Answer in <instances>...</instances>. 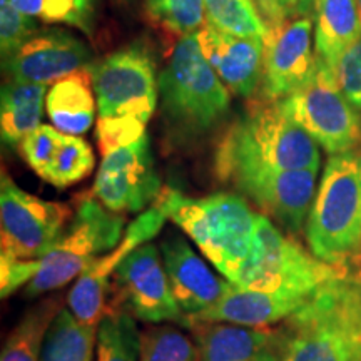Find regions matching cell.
<instances>
[{
    "instance_id": "cell-1",
    "label": "cell",
    "mask_w": 361,
    "mask_h": 361,
    "mask_svg": "<svg viewBox=\"0 0 361 361\" xmlns=\"http://www.w3.org/2000/svg\"><path fill=\"white\" fill-rule=\"evenodd\" d=\"M154 202L194 241L221 276L233 284L241 281L255 256L258 221L243 196L216 192L188 197L173 188H162Z\"/></svg>"
},
{
    "instance_id": "cell-2",
    "label": "cell",
    "mask_w": 361,
    "mask_h": 361,
    "mask_svg": "<svg viewBox=\"0 0 361 361\" xmlns=\"http://www.w3.org/2000/svg\"><path fill=\"white\" fill-rule=\"evenodd\" d=\"M319 144L284 111L281 101L256 104L219 139L214 171L228 180L241 171L319 169Z\"/></svg>"
},
{
    "instance_id": "cell-3",
    "label": "cell",
    "mask_w": 361,
    "mask_h": 361,
    "mask_svg": "<svg viewBox=\"0 0 361 361\" xmlns=\"http://www.w3.org/2000/svg\"><path fill=\"white\" fill-rule=\"evenodd\" d=\"M283 328L281 361H361V274L329 279Z\"/></svg>"
},
{
    "instance_id": "cell-4",
    "label": "cell",
    "mask_w": 361,
    "mask_h": 361,
    "mask_svg": "<svg viewBox=\"0 0 361 361\" xmlns=\"http://www.w3.org/2000/svg\"><path fill=\"white\" fill-rule=\"evenodd\" d=\"M305 238L323 263L343 268L361 255V147L329 156Z\"/></svg>"
},
{
    "instance_id": "cell-5",
    "label": "cell",
    "mask_w": 361,
    "mask_h": 361,
    "mask_svg": "<svg viewBox=\"0 0 361 361\" xmlns=\"http://www.w3.org/2000/svg\"><path fill=\"white\" fill-rule=\"evenodd\" d=\"M162 112L179 139L201 137L214 129L229 112V92L207 62L196 34L176 44L159 80Z\"/></svg>"
},
{
    "instance_id": "cell-6",
    "label": "cell",
    "mask_w": 361,
    "mask_h": 361,
    "mask_svg": "<svg viewBox=\"0 0 361 361\" xmlns=\"http://www.w3.org/2000/svg\"><path fill=\"white\" fill-rule=\"evenodd\" d=\"M126 219L92 197L78 204L66 233L40 259L24 261L29 284L25 298L52 293L78 279L99 256L114 250L124 234Z\"/></svg>"
},
{
    "instance_id": "cell-7",
    "label": "cell",
    "mask_w": 361,
    "mask_h": 361,
    "mask_svg": "<svg viewBox=\"0 0 361 361\" xmlns=\"http://www.w3.org/2000/svg\"><path fill=\"white\" fill-rule=\"evenodd\" d=\"M345 269L319 261L313 252L301 247L300 243L288 238L268 216L258 214L255 256L236 286L264 293L311 296Z\"/></svg>"
},
{
    "instance_id": "cell-8",
    "label": "cell",
    "mask_w": 361,
    "mask_h": 361,
    "mask_svg": "<svg viewBox=\"0 0 361 361\" xmlns=\"http://www.w3.org/2000/svg\"><path fill=\"white\" fill-rule=\"evenodd\" d=\"M74 211L64 202L45 201L13 183L0 180V258L40 259L66 233Z\"/></svg>"
},
{
    "instance_id": "cell-9",
    "label": "cell",
    "mask_w": 361,
    "mask_h": 361,
    "mask_svg": "<svg viewBox=\"0 0 361 361\" xmlns=\"http://www.w3.org/2000/svg\"><path fill=\"white\" fill-rule=\"evenodd\" d=\"M281 106L328 154H341L361 146L360 111L343 94L336 72L319 59L313 79L283 99Z\"/></svg>"
},
{
    "instance_id": "cell-10",
    "label": "cell",
    "mask_w": 361,
    "mask_h": 361,
    "mask_svg": "<svg viewBox=\"0 0 361 361\" xmlns=\"http://www.w3.org/2000/svg\"><path fill=\"white\" fill-rule=\"evenodd\" d=\"M99 117H134L147 124L157 106L159 85L151 54L129 45L89 66Z\"/></svg>"
},
{
    "instance_id": "cell-11",
    "label": "cell",
    "mask_w": 361,
    "mask_h": 361,
    "mask_svg": "<svg viewBox=\"0 0 361 361\" xmlns=\"http://www.w3.org/2000/svg\"><path fill=\"white\" fill-rule=\"evenodd\" d=\"M318 169H256L233 174L226 183L274 219L284 231L300 234L318 191Z\"/></svg>"
},
{
    "instance_id": "cell-12",
    "label": "cell",
    "mask_w": 361,
    "mask_h": 361,
    "mask_svg": "<svg viewBox=\"0 0 361 361\" xmlns=\"http://www.w3.org/2000/svg\"><path fill=\"white\" fill-rule=\"evenodd\" d=\"M318 59L313 51V19L286 17L269 25L264 39L261 92L266 101H283L313 79Z\"/></svg>"
},
{
    "instance_id": "cell-13",
    "label": "cell",
    "mask_w": 361,
    "mask_h": 361,
    "mask_svg": "<svg viewBox=\"0 0 361 361\" xmlns=\"http://www.w3.org/2000/svg\"><path fill=\"white\" fill-rule=\"evenodd\" d=\"M162 191L149 137L102 156L92 192L112 213H139Z\"/></svg>"
},
{
    "instance_id": "cell-14",
    "label": "cell",
    "mask_w": 361,
    "mask_h": 361,
    "mask_svg": "<svg viewBox=\"0 0 361 361\" xmlns=\"http://www.w3.org/2000/svg\"><path fill=\"white\" fill-rule=\"evenodd\" d=\"M166 216L156 202L147 207L130 223L121 238L119 245L106 255L99 256L92 264L75 279L67 298V308L72 314L89 326H99L106 313L107 296L111 291V281L117 268L134 250L154 239L164 226Z\"/></svg>"
},
{
    "instance_id": "cell-15",
    "label": "cell",
    "mask_w": 361,
    "mask_h": 361,
    "mask_svg": "<svg viewBox=\"0 0 361 361\" xmlns=\"http://www.w3.org/2000/svg\"><path fill=\"white\" fill-rule=\"evenodd\" d=\"M114 281L126 310L146 323L173 322L186 324V316L176 303L161 250L146 243L119 264Z\"/></svg>"
},
{
    "instance_id": "cell-16",
    "label": "cell",
    "mask_w": 361,
    "mask_h": 361,
    "mask_svg": "<svg viewBox=\"0 0 361 361\" xmlns=\"http://www.w3.org/2000/svg\"><path fill=\"white\" fill-rule=\"evenodd\" d=\"M90 62V51L82 40L66 30H44L29 39L12 56L2 59L11 80L56 84Z\"/></svg>"
},
{
    "instance_id": "cell-17",
    "label": "cell",
    "mask_w": 361,
    "mask_h": 361,
    "mask_svg": "<svg viewBox=\"0 0 361 361\" xmlns=\"http://www.w3.org/2000/svg\"><path fill=\"white\" fill-rule=\"evenodd\" d=\"M159 250L171 291L186 316L188 326L191 319L218 305L229 291L231 283L207 268L204 259L194 252L184 238L171 236L164 239Z\"/></svg>"
},
{
    "instance_id": "cell-18",
    "label": "cell",
    "mask_w": 361,
    "mask_h": 361,
    "mask_svg": "<svg viewBox=\"0 0 361 361\" xmlns=\"http://www.w3.org/2000/svg\"><path fill=\"white\" fill-rule=\"evenodd\" d=\"M200 361H281L286 335L284 328L241 326L204 322L192 323Z\"/></svg>"
},
{
    "instance_id": "cell-19",
    "label": "cell",
    "mask_w": 361,
    "mask_h": 361,
    "mask_svg": "<svg viewBox=\"0 0 361 361\" xmlns=\"http://www.w3.org/2000/svg\"><path fill=\"white\" fill-rule=\"evenodd\" d=\"M200 45L223 84L239 97H252L263 80L264 40L238 37L211 27L196 32Z\"/></svg>"
},
{
    "instance_id": "cell-20",
    "label": "cell",
    "mask_w": 361,
    "mask_h": 361,
    "mask_svg": "<svg viewBox=\"0 0 361 361\" xmlns=\"http://www.w3.org/2000/svg\"><path fill=\"white\" fill-rule=\"evenodd\" d=\"M310 298L311 296L245 290L231 283V288L223 300L206 313L191 319L188 326H191L192 323L204 322L231 323L241 324V326H271L279 322H286Z\"/></svg>"
},
{
    "instance_id": "cell-21",
    "label": "cell",
    "mask_w": 361,
    "mask_h": 361,
    "mask_svg": "<svg viewBox=\"0 0 361 361\" xmlns=\"http://www.w3.org/2000/svg\"><path fill=\"white\" fill-rule=\"evenodd\" d=\"M96 106L89 66L54 84L45 99V111L54 128L69 135L87 133L94 123Z\"/></svg>"
},
{
    "instance_id": "cell-22",
    "label": "cell",
    "mask_w": 361,
    "mask_h": 361,
    "mask_svg": "<svg viewBox=\"0 0 361 361\" xmlns=\"http://www.w3.org/2000/svg\"><path fill=\"white\" fill-rule=\"evenodd\" d=\"M313 20L316 57L336 72L343 54L361 37L358 4L356 0H318Z\"/></svg>"
},
{
    "instance_id": "cell-23",
    "label": "cell",
    "mask_w": 361,
    "mask_h": 361,
    "mask_svg": "<svg viewBox=\"0 0 361 361\" xmlns=\"http://www.w3.org/2000/svg\"><path fill=\"white\" fill-rule=\"evenodd\" d=\"M47 85L8 80L0 94V133L2 142L19 146L27 134L40 126Z\"/></svg>"
},
{
    "instance_id": "cell-24",
    "label": "cell",
    "mask_w": 361,
    "mask_h": 361,
    "mask_svg": "<svg viewBox=\"0 0 361 361\" xmlns=\"http://www.w3.org/2000/svg\"><path fill=\"white\" fill-rule=\"evenodd\" d=\"M96 346L97 326L79 322L66 306L47 329L40 361H96Z\"/></svg>"
},
{
    "instance_id": "cell-25",
    "label": "cell",
    "mask_w": 361,
    "mask_h": 361,
    "mask_svg": "<svg viewBox=\"0 0 361 361\" xmlns=\"http://www.w3.org/2000/svg\"><path fill=\"white\" fill-rule=\"evenodd\" d=\"M61 308V298L51 296L27 311L4 343L0 361H40L47 329Z\"/></svg>"
},
{
    "instance_id": "cell-26",
    "label": "cell",
    "mask_w": 361,
    "mask_h": 361,
    "mask_svg": "<svg viewBox=\"0 0 361 361\" xmlns=\"http://www.w3.org/2000/svg\"><path fill=\"white\" fill-rule=\"evenodd\" d=\"M141 333L128 310H109L97 326L96 361H139Z\"/></svg>"
},
{
    "instance_id": "cell-27",
    "label": "cell",
    "mask_w": 361,
    "mask_h": 361,
    "mask_svg": "<svg viewBox=\"0 0 361 361\" xmlns=\"http://www.w3.org/2000/svg\"><path fill=\"white\" fill-rule=\"evenodd\" d=\"M207 27L238 37L266 39L269 27L252 0H204Z\"/></svg>"
},
{
    "instance_id": "cell-28",
    "label": "cell",
    "mask_w": 361,
    "mask_h": 361,
    "mask_svg": "<svg viewBox=\"0 0 361 361\" xmlns=\"http://www.w3.org/2000/svg\"><path fill=\"white\" fill-rule=\"evenodd\" d=\"M20 12L47 24L78 27L84 34H92L96 24L97 0H11Z\"/></svg>"
},
{
    "instance_id": "cell-29",
    "label": "cell",
    "mask_w": 361,
    "mask_h": 361,
    "mask_svg": "<svg viewBox=\"0 0 361 361\" xmlns=\"http://www.w3.org/2000/svg\"><path fill=\"white\" fill-rule=\"evenodd\" d=\"M96 157L92 147L79 135L64 134L44 180L56 188H69L92 173Z\"/></svg>"
},
{
    "instance_id": "cell-30",
    "label": "cell",
    "mask_w": 361,
    "mask_h": 361,
    "mask_svg": "<svg viewBox=\"0 0 361 361\" xmlns=\"http://www.w3.org/2000/svg\"><path fill=\"white\" fill-rule=\"evenodd\" d=\"M139 361H200V346L180 329L152 326L141 333Z\"/></svg>"
},
{
    "instance_id": "cell-31",
    "label": "cell",
    "mask_w": 361,
    "mask_h": 361,
    "mask_svg": "<svg viewBox=\"0 0 361 361\" xmlns=\"http://www.w3.org/2000/svg\"><path fill=\"white\" fill-rule=\"evenodd\" d=\"M146 12L156 24L178 35L200 32L204 24V0H146Z\"/></svg>"
},
{
    "instance_id": "cell-32",
    "label": "cell",
    "mask_w": 361,
    "mask_h": 361,
    "mask_svg": "<svg viewBox=\"0 0 361 361\" xmlns=\"http://www.w3.org/2000/svg\"><path fill=\"white\" fill-rule=\"evenodd\" d=\"M62 137H64V134L57 128L40 124L32 133L27 134L19 144V152L24 157V161L42 179L51 168Z\"/></svg>"
},
{
    "instance_id": "cell-33",
    "label": "cell",
    "mask_w": 361,
    "mask_h": 361,
    "mask_svg": "<svg viewBox=\"0 0 361 361\" xmlns=\"http://www.w3.org/2000/svg\"><path fill=\"white\" fill-rule=\"evenodd\" d=\"M37 34L34 17L20 12L11 0H0V51L2 59L12 56Z\"/></svg>"
},
{
    "instance_id": "cell-34",
    "label": "cell",
    "mask_w": 361,
    "mask_h": 361,
    "mask_svg": "<svg viewBox=\"0 0 361 361\" xmlns=\"http://www.w3.org/2000/svg\"><path fill=\"white\" fill-rule=\"evenodd\" d=\"M146 135V124L134 117H99L96 137L102 156L130 146Z\"/></svg>"
},
{
    "instance_id": "cell-35",
    "label": "cell",
    "mask_w": 361,
    "mask_h": 361,
    "mask_svg": "<svg viewBox=\"0 0 361 361\" xmlns=\"http://www.w3.org/2000/svg\"><path fill=\"white\" fill-rule=\"evenodd\" d=\"M336 78L351 106L361 112V37L341 56L336 67Z\"/></svg>"
},
{
    "instance_id": "cell-36",
    "label": "cell",
    "mask_w": 361,
    "mask_h": 361,
    "mask_svg": "<svg viewBox=\"0 0 361 361\" xmlns=\"http://www.w3.org/2000/svg\"><path fill=\"white\" fill-rule=\"evenodd\" d=\"M252 2L256 4V7H258L268 27L276 24L279 20H284L291 13L284 7L281 0H252Z\"/></svg>"
},
{
    "instance_id": "cell-37",
    "label": "cell",
    "mask_w": 361,
    "mask_h": 361,
    "mask_svg": "<svg viewBox=\"0 0 361 361\" xmlns=\"http://www.w3.org/2000/svg\"><path fill=\"white\" fill-rule=\"evenodd\" d=\"M318 0H298V6L295 8V12H300L301 16H314V8Z\"/></svg>"
},
{
    "instance_id": "cell-38",
    "label": "cell",
    "mask_w": 361,
    "mask_h": 361,
    "mask_svg": "<svg viewBox=\"0 0 361 361\" xmlns=\"http://www.w3.org/2000/svg\"><path fill=\"white\" fill-rule=\"evenodd\" d=\"M281 2L284 4V7L288 8L290 12H295V8L298 6V0H281Z\"/></svg>"
},
{
    "instance_id": "cell-39",
    "label": "cell",
    "mask_w": 361,
    "mask_h": 361,
    "mask_svg": "<svg viewBox=\"0 0 361 361\" xmlns=\"http://www.w3.org/2000/svg\"><path fill=\"white\" fill-rule=\"evenodd\" d=\"M356 4H358V13H360V22H361V0H356Z\"/></svg>"
},
{
    "instance_id": "cell-40",
    "label": "cell",
    "mask_w": 361,
    "mask_h": 361,
    "mask_svg": "<svg viewBox=\"0 0 361 361\" xmlns=\"http://www.w3.org/2000/svg\"><path fill=\"white\" fill-rule=\"evenodd\" d=\"M119 2H130V0H119Z\"/></svg>"
}]
</instances>
